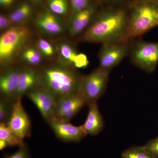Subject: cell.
Masks as SVG:
<instances>
[{"label":"cell","instance_id":"6da1fadb","mask_svg":"<svg viewBox=\"0 0 158 158\" xmlns=\"http://www.w3.org/2000/svg\"><path fill=\"white\" fill-rule=\"evenodd\" d=\"M129 11L122 7H109L94 18L81 40L84 42L110 43L124 41Z\"/></svg>","mask_w":158,"mask_h":158},{"label":"cell","instance_id":"7a4b0ae2","mask_svg":"<svg viewBox=\"0 0 158 158\" xmlns=\"http://www.w3.org/2000/svg\"><path fill=\"white\" fill-rule=\"evenodd\" d=\"M38 69V86L48 90L57 100L80 92L84 76L76 68L59 61Z\"/></svg>","mask_w":158,"mask_h":158},{"label":"cell","instance_id":"3957f363","mask_svg":"<svg viewBox=\"0 0 158 158\" xmlns=\"http://www.w3.org/2000/svg\"><path fill=\"white\" fill-rule=\"evenodd\" d=\"M158 26V3L153 0H135L131 4L124 41L130 42Z\"/></svg>","mask_w":158,"mask_h":158},{"label":"cell","instance_id":"277c9868","mask_svg":"<svg viewBox=\"0 0 158 158\" xmlns=\"http://www.w3.org/2000/svg\"><path fill=\"white\" fill-rule=\"evenodd\" d=\"M30 29L24 25L13 26L0 37V64L3 69L11 67L16 57L27 47L31 38Z\"/></svg>","mask_w":158,"mask_h":158},{"label":"cell","instance_id":"5b68a950","mask_svg":"<svg viewBox=\"0 0 158 158\" xmlns=\"http://www.w3.org/2000/svg\"><path fill=\"white\" fill-rule=\"evenodd\" d=\"M128 56L136 67L152 73L158 65V43L138 41L130 44Z\"/></svg>","mask_w":158,"mask_h":158},{"label":"cell","instance_id":"8992f818","mask_svg":"<svg viewBox=\"0 0 158 158\" xmlns=\"http://www.w3.org/2000/svg\"><path fill=\"white\" fill-rule=\"evenodd\" d=\"M110 71L98 67L86 76L83 77L79 93L83 96L89 106L97 102L104 93L108 80Z\"/></svg>","mask_w":158,"mask_h":158},{"label":"cell","instance_id":"52a82bcc","mask_svg":"<svg viewBox=\"0 0 158 158\" xmlns=\"http://www.w3.org/2000/svg\"><path fill=\"white\" fill-rule=\"evenodd\" d=\"M130 46L126 41L102 44L98 55L99 67L110 72L128 56Z\"/></svg>","mask_w":158,"mask_h":158},{"label":"cell","instance_id":"ba28073f","mask_svg":"<svg viewBox=\"0 0 158 158\" xmlns=\"http://www.w3.org/2000/svg\"><path fill=\"white\" fill-rule=\"evenodd\" d=\"M39 110L41 116L48 123L54 117L57 99L45 88L37 86L26 94Z\"/></svg>","mask_w":158,"mask_h":158},{"label":"cell","instance_id":"9c48e42d","mask_svg":"<svg viewBox=\"0 0 158 158\" xmlns=\"http://www.w3.org/2000/svg\"><path fill=\"white\" fill-rule=\"evenodd\" d=\"M22 97L18 98L14 102L11 117L7 124L8 127L20 139H24L31 136V122L22 102Z\"/></svg>","mask_w":158,"mask_h":158},{"label":"cell","instance_id":"30bf717a","mask_svg":"<svg viewBox=\"0 0 158 158\" xmlns=\"http://www.w3.org/2000/svg\"><path fill=\"white\" fill-rule=\"evenodd\" d=\"M85 105V99L79 93L62 97L57 100L54 117L69 122Z\"/></svg>","mask_w":158,"mask_h":158},{"label":"cell","instance_id":"8fae6325","mask_svg":"<svg viewBox=\"0 0 158 158\" xmlns=\"http://www.w3.org/2000/svg\"><path fill=\"white\" fill-rule=\"evenodd\" d=\"M48 124L56 137L64 142H79L88 135L82 125L76 126L71 124L69 122L62 121L55 117Z\"/></svg>","mask_w":158,"mask_h":158},{"label":"cell","instance_id":"7c38bea8","mask_svg":"<svg viewBox=\"0 0 158 158\" xmlns=\"http://www.w3.org/2000/svg\"><path fill=\"white\" fill-rule=\"evenodd\" d=\"M22 69L19 66L4 69L0 76L1 97L15 100L19 78Z\"/></svg>","mask_w":158,"mask_h":158},{"label":"cell","instance_id":"4fadbf2b","mask_svg":"<svg viewBox=\"0 0 158 158\" xmlns=\"http://www.w3.org/2000/svg\"><path fill=\"white\" fill-rule=\"evenodd\" d=\"M37 28L51 36H56L65 31L64 23L58 15L50 11H46L40 13L35 20Z\"/></svg>","mask_w":158,"mask_h":158},{"label":"cell","instance_id":"5bb4252c","mask_svg":"<svg viewBox=\"0 0 158 158\" xmlns=\"http://www.w3.org/2000/svg\"><path fill=\"white\" fill-rule=\"evenodd\" d=\"M96 9V5L90 4L86 9L73 14L69 26L71 36L75 37L88 28L95 17Z\"/></svg>","mask_w":158,"mask_h":158},{"label":"cell","instance_id":"9a60e30c","mask_svg":"<svg viewBox=\"0 0 158 158\" xmlns=\"http://www.w3.org/2000/svg\"><path fill=\"white\" fill-rule=\"evenodd\" d=\"M38 85V69L35 67H23L18 83L15 99L23 97Z\"/></svg>","mask_w":158,"mask_h":158},{"label":"cell","instance_id":"2e32d148","mask_svg":"<svg viewBox=\"0 0 158 158\" xmlns=\"http://www.w3.org/2000/svg\"><path fill=\"white\" fill-rule=\"evenodd\" d=\"M88 107V116L82 126L88 135H97L104 127V122L99 110L97 102L92 103Z\"/></svg>","mask_w":158,"mask_h":158},{"label":"cell","instance_id":"e0dca14e","mask_svg":"<svg viewBox=\"0 0 158 158\" xmlns=\"http://www.w3.org/2000/svg\"><path fill=\"white\" fill-rule=\"evenodd\" d=\"M57 50L60 59V62L65 65L77 68L79 59L81 56V53H78L72 44L65 41L59 43Z\"/></svg>","mask_w":158,"mask_h":158},{"label":"cell","instance_id":"ac0fdd59","mask_svg":"<svg viewBox=\"0 0 158 158\" xmlns=\"http://www.w3.org/2000/svg\"><path fill=\"white\" fill-rule=\"evenodd\" d=\"M33 12V9L30 4L24 3L9 15V19L13 26L21 25L28 20Z\"/></svg>","mask_w":158,"mask_h":158},{"label":"cell","instance_id":"d6986e66","mask_svg":"<svg viewBox=\"0 0 158 158\" xmlns=\"http://www.w3.org/2000/svg\"><path fill=\"white\" fill-rule=\"evenodd\" d=\"M20 55L23 61L32 67L39 65L42 62L43 56L37 47H27L23 50Z\"/></svg>","mask_w":158,"mask_h":158},{"label":"cell","instance_id":"ffe728a7","mask_svg":"<svg viewBox=\"0 0 158 158\" xmlns=\"http://www.w3.org/2000/svg\"><path fill=\"white\" fill-rule=\"evenodd\" d=\"M0 139L6 141L9 146L19 147L25 144L8 127L7 124L2 123H0Z\"/></svg>","mask_w":158,"mask_h":158},{"label":"cell","instance_id":"44dd1931","mask_svg":"<svg viewBox=\"0 0 158 158\" xmlns=\"http://www.w3.org/2000/svg\"><path fill=\"white\" fill-rule=\"evenodd\" d=\"M15 101L1 97L0 98V123L7 124L11 117Z\"/></svg>","mask_w":158,"mask_h":158},{"label":"cell","instance_id":"7402d4cb","mask_svg":"<svg viewBox=\"0 0 158 158\" xmlns=\"http://www.w3.org/2000/svg\"><path fill=\"white\" fill-rule=\"evenodd\" d=\"M121 158H155L144 146H132L128 148L121 153Z\"/></svg>","mask_w":158,"mask_h":158},{"label":"cell","instance_id":"603a6c76","mask_svg":"<svg viewBox=\"0 0 158 158\" xmlns=\"http://www.w3.org/2000/svg\"><path fill=\"white\" fill-rule=\"evenodd\" d=\"M49 11L57 15L66 14L68 4L66 0H49L48 2Z\"/></svg>","mask_w":158,"mask_h":158},{"label":"cell","instance_id":"cb8c5ba5","mask_svg":"<svg viewBox=\"0 0 158 158\" xmlns=\"http://www.w3.org/2000/svg\"><path fill=\"white\" fill-rule=\"evenodd\" d=\"M37 47L43 56L45 58H52L56 55V51L54 47L49 41L43 38L38 40Z\"/></svg>","mask_w":158,"mask_h":158},{"label":"cell","instance_id":"d4e9b609","mask_svg":"<svg viewBox=\"0 0 158 158\" xmlns=\"http://www.w3.org/2000/svg\"><path fill=\"white\" fill-rule=\"evenodd\" d=\"M4 158H31L30 150L27 144L19 147L18 150L12 154H6Z\"/></svg>","mask_w":158,"mask_h":158},{"label":"cell","instance_id":"484cf974","mask_svg":"<svg viewBox=\"0 0 158 158\" xmlns=\"http://www.w3.org/2000/svg\"><path fill=\"white\" fill-rule=\"evenodd\" d=\"M90 0H70L73 14L86 9L90 5Z\"/></svg>","mask_w":158,"mask_h":158},{"label":"cell","instance_id":"4316f807","mask_svg":"<svg viewBox=\"0 0 158 158\" xmlns=\"http://www.w3.org/2000/svg\"><path fill=\"white\" fill-rule=\"evenodd\" d=\"M143 146L155 158H158V137L150 140Z\"/></svg>","mask_w":158,"mask_h":158},{"label":"cell","instance_id":"83f0119b","mask_svg":"<svg viewBox=\"0 0 158 158\" xmlns=\"http://www.w3.org/2000/svg\"><path fill=\"white\" fill-rule=\"evenodd\" d=\"M13 26L8 16L1 15L0 16V29L1 31H6Z\"/></svg>","mask_w":158,"mask_h":158},{"label":"cell","instance_id":"f1b7e54d","mask_svg":"<svg viewBox=\"0 0 158 158\" xmlns=\"http://www.w3.org/2000/svg\"><path fill=\"white\" fill-rule=\"evenodd\" d=\"M15 0H0L1 6L3 7H8L11 6Z\"/></svg>","mask_w":158,"mask_h":158},{"label":"cell","instance_id":"f546056e","mask_svg":"<svg viewBox=\"0 0 158 158\" xmlns=\"http://www.w3.org/2000/svg\"><path fill=\"white\" fill-rule=\"evenodd\" d=\"M8 147H9V146L7 142H6L5 140L0 139V149L1 150H2Z\"/></svg>","mask_w":158,"mask_h":158},{"label":"cell","instance_id":"4dcf8cb0","mask_svg":"<svg viewBox=\"0 0 158 158\" xmlns=\"http://www.w3.org/2000/svg\"><path fill=\"white\" fill-rule=\"evenodd\" d=\"M108 1L114 4H119V3L124 2L127 0H108Z\"/></svg>","mask_w":158,"mask_h":158},{"label":"cell","instance_id":"1f68e13d","mask_svg":"<svg viewBox=\"0 0 158 158\" xmlns=\"http://www.w3.org/2000/svg\"><path fill=\"white\" fill-rule=\"evenodd\" d=\"M32 1H34V2H40L41 0H32Z\"/></svg>","mask_w":158,"mask_h":158},{"label":"cell","instance_id":"d6a6232c","mask_svg":"<svg viewBox=\"0 0 158 158\" xmlns=\"http://www.w3.org/2000/svg\"><path fill=\"white\" fill-rule=\"evenodd\" d=\"M94 1H96V2H97L100 3L101 2L102 0H94Z\"/></svg>","mask_w":158,"mask_h":158},{"label":"cell","instance_id":"836d02e7","mask_svg":"<svg viewBox=\"0 0 158 158\" xmlns=\"http://www.w3.org/2000/svg\"><path fill=\"white\" fill-rule=\"evenodd\" d=\"M153 1H155L156 2L158 3V0H153Z\"/></svg>","mask_w":158,"mask_h":158}]
</instances>
